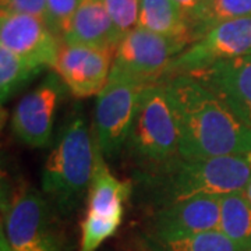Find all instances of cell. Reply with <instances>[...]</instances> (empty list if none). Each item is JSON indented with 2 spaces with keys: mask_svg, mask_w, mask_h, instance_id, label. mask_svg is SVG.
I'll return each mask as SVG.
<instances>
[{
  "mask_svg": "<svg viewBox=\"0 0 251 251\" xmlns=\"http://www.w3.org/2000/svg\"><path fill=\"white\" fill-rule=\"evenodd\" d=\"M80 0H48L50 28L63 41Z\"/></svg>",
  "mask_w": 251,
  "mask_h": 251,
  "instance_id": "obj_23",
  "label": "cell"
},
{
  "mask_svg": "<svg viewBox=\"0 0 251 251\" xmlns=\"http://www.w3.org/2000/svg\"><path fill=\"white\" fill-rule=\"evenodd\" d=\"M219 230L236 244L251 251V204L243 193L221 196Z\"/></svg>",
  "mask_w": 251,
  "mask_h": 251,
  "instance_id": "obj_17",
  "label": "cell"
},
{
  "mask_svg": "<svg viewBox=\"0 0 251 251\" xmlns=\"http://www.w3.org/2000/svg\"><path fill=\"white\" fill-rule=\"evenodd\" d=\"M247 54H251V16L224 21L208 29L172 60L163 80Z\"/></svg>",
  "mask_w": 251,
  "mask_h": 251,
  "instance_id": "obj_7",
  "label": "cell"
},
{
  "mask_svg": "<svg viewBox=\"0 0 251 251\" xmlns=\"http://www.w3.org/2000/svg\"><path fill=\"white\" fill-rule=\"evenodd\" d=\"M175 1H176L180 7L183 9V11L186 13L188 21H190V25H191V23H193V20L197 16L198 10H200V7H201V4H202L204 0H175Z\"/></svg>",
  "mask_w": 251,
  "mask_h": 251,
  "instance_id": "obj_25",
  "label": "cell"
},
{
  "mask_svg": "<svg viewBox=\"0 0 251 251\" xmlns=\"http://www.w3.org/2000/svg\"><path fill=\"white\" fill-rule=\"evenodd\" d=\"M243 196H244L246 200H247V201L251 204V176H250V179H249V181H247V184H246L244 190H243Z\"/></svg>",
  "mask_w": 251,
  "mask_h": 251,
  "instance_id": "obj_26",
  "label": "cell"
},
{
  "mask_svg": "<svg viewBox=\"0 0 251 251\" xmlns=\"http://www.w3.org/2000/svg\"><path fill=\"white\" fill-rule=\"evenodd\" d=\"M44 67L17 56L0 46V97L1 103L9 100L24 84L32 80Z\"/></svg>",
  "mask_w": 251,
  "mask_h": 251,
  "instance_id": "obj_20",
  "label": "cell"
},
{
  "mask_svg": "<svg viewBox=\"0 0 251 251\" xmlns=\"http://www.w3.org/2000/svg\"><path fill=\"white\" fill-rule=\"evenodd\" d=\"M95 163V138L85 116L74 112L60 128L42 169V193L59 214L74 212L88 196Z\"/></svg>",
  "mask_w": 251,
  "mask_h": 251,
  "instance_id": "obj_3",
  "label": "cell"
},
{
  "mask_svg": "<svg viewBox=\"0 0 251 251\" xmlns=\"http://www.w3.org/2000/svg\"><path fill=\"white\" fill-rule=\"evenodd\" d=\"M219 225L221 197L197 196L153 208L145 237L156 240L179 239L219 229Z\"/></svg>",
  "mask_w": 251,
  "mask_h": 251,
  "instance_id": "obj_9",
  "label": "cell"
},
{
  "mask_svg": "<svg viewBox=\"0 0 251 251\" xmlns=\"http://www.w3.org/2000/svg\"><path fill=\"white\" fill-rule=\"evenodd\" d=\"M251 176L250 156H216L205 159L177 158L166 166L135 176L145 200L156 208L197 196L243 193Z\"/></svg>",
  "mask_w": 251,
  "mask_h": 251,
  "instance_id": "obj_2",
  "label": "cell"
},
{
  "mask_svg": "<svg viewBox=\"0 0 251 251\" xmlns=\"http://www.w3.org/2000/svg\"><path fill=\"white\" fill-rule=\"evenodd\" d=\"M250 16L251 0H204L191 23L193 39L197 41L219 23Z\"/></svg>",
  "mask_w": 251,
  "mask_h": 251,
  "instance_id": "obj_19",
  "label": "cell"
},
{
  "mask_svg": "<svg viewBox=\"0 0 251 251\" xmlns=\"http://www.w3.org/2000/svg\"><path fill=\"white\" fill-rule=\"evenodd\" d=\"M113 60V50L63 42L54 72L74 98L98 97L108 82Z\"/></svg>",
  "mask_w": 251,
  "mask_h": 251,
  "instance_id": "obj_11",
  "label": "cell"
},
{
  "mask_svg": "<svg viewBox=\"0 0 251 251\" xmlns=\"http://www.w3.org/2000/svg\"><path fill=\"white\" fill-rule=\"evenodd\" d=\"M138 27L188 45L194 41L187 16L175 0H140Z\"/></svg>",
  "mask_w": 251,
  "mask_h": 251,
  "instance_id": "obj_16",
  "label": "cell"
},
{
  "mask_svg": "<svg viewBox=\"0 0 251 251\" xmlns=\"http://www.w3.org/2000/svg\"><path fill=\"white\" fill-rule=\"evenodd\" d=\"M187 46L184 41L137 27L119 42L112 69L147 85L156 84L163 80L172 60Z\"/></svg>",
  "mask_w": 251,
  "mask_h": 251,
  "instance_id": "obj_8",
  "label": "cell"
},
{
  "mask_svg": "<svg viewBox=\"0 0 251 251\" xmlns=\"http://www.w3.org/2000/svg\"><path fill=\"white\" fill-rule=\"evenodd\" d=\"M108 10L117 34L123 38L126 34L138 27L140 0H102Z\"/></svg>",
  "mask_w": 251,
  "mask_h": 251,
  "instance_id": "obj_22",
  "label": "cell"
},
{
  "mask_svg": "<svg viewBox=\"0 0 251 251\" xmlns=\"http://www.w3.org/2000/svg\"><path fill=\"white\" fill-rule=\"evenodd\" d=\"M122 41L102 0H80L63 42L109 49Z\"/></svg>",
  "mask_w": 251,
  "mask_h": 251,
  "instance_id": "obj_14",
  "label": "cell"
},
{
  "mask_svg": "<svg viewBox=\"0 0 251 251\" xmlns=\"http://www.w3.org/2000/svg\"><path fill=\"white\" fill-rule=\"evenodd\" d=\"M145 87L148 85L141 81L112 69L94 112V137L105 158L113 159L123 152Z\"/></svg>",
  "mask_w": 251,
  "mask_h": 251,
  "instance_id": "obj_6",
  "label": "cell"
},
{
  "mask_svg": "<svg viewBox=\"0 0 251 251\" xmlns=\"http://www.w3.org/2000/svg\"><path fill=\"white\" fill-rule=\"evenodd\" d=\"M179 131L180 156H250L251 130L191 74L161 81Z\"/></svg>",
  "mask_w": 251,
  "mask_h": 251,
  "instance_id": "obj_1",
  "label": "cell"
},
{
  "mask_svg": "<svg viewBox=\"0 0 251 251\" xmlns=\"http://www.w3.org/2000/svg\"><path fill=\"white\" fill-rule=\"evenodd\" d=\"M251 130V54L193 73Z\"/></svg>",
  "mask_w": 251,
  "mask_h": 251,
  "instance_id": "obj_13",
  "label": "cell"
},
{
  "mask_svg": "<svg viewBox=\"0 0 251 251\" xmlns=\"http://www.w3.org/2000/svg\"><path fill=\"white\" fill-rule=\"evenodd\" d=\"M50 74L18 100L11 115V130L20 141L32 148H45L50 141L63 85Z\"/></svg>",
  "mask_w": 251,
  "mask_h": 251,
  "instance_id": "obj_10",
  "label": "cell"
},
{
  "mask_svg": "<svg viewBox=\"0 0 251 251\" xmlns=\"http://www.w3.org/2000/svg\"><path fill=\"white\" fill-rule=\"evenodd\" d=\"M122 221L106 219L87 212L81 224V242L78 251H97L99 246L116 233Z\"/></svg>",
  "mask_w": 251,
  "mask_h": 251,
  "instance_id": "obj_21",
  "label": "cell"
},
{
  "mask_svg": "<svg viewBox=\"0 0 251 251\" xmlns=\"http://www.w3.org/2000/svg\"><path fill=\"white\" fill-rule=\"evenodd\" d=\"M144 249L145 251H249L219 229L169 240L144 237Z\"/></svg>",
  "mask_w": 251,
  "mask_h": 251,
  "instance_id": "obj_18",
  "label": "cell"
},
{
  "mask_svg": "<svg viewBox=\"0 0 251 251\" xmlns=\"http://www.w3.org/2000/svg\"><path fill=\"white\" fill-rule=\"evenodd\" d=\"M131 191L133 183L130 180H119L115 177L95 141V163L87 196V212L106 219L122 221L125 214V202L130 198Z\"/></svg>",
  "mask_w": 251,
  "mask_h": 251,
  "instance_id": "obj_15",
  "label": "cell"
},
{
  "mask_svg": "<svg viewBox=\"0 0 251 251\" xmlns=\"http://www.w3.org/2000/svg\"><path fill=\"white\" fill-rule=\"evenodd\" d=\"M0 3H1V11L32 16L42 20L50 28L48 0H0Z\"/></svg>",
  "mask_w": 251,
  "mask_h": 251,
  "instance_id": "obj_24",
  "label": "cell"
},
{
  "mask_svg": "<svg viewBox=\"0 0 251 251\" xmlns=\"http://www.w3.org/2000/svg\"><path fill=\"white\" fill-rule=\"evenodd\" d=\"M123 152L135 176L152 173L180 158L179 131L162 82L144 88Z\"/></svg>",
  "mask_w": 251,
  "mask_h": 251,
  "instance_id": "obj_4",
  "label": "cell"
},
{
  "mask_svg": "<svg viewBox=\"0 0 251 251\" xmlns=\"http://www.w3.org/2000/svg\"><path fill=\"white\" fill-rule=\"evenodd\" d=\"M63 41L39 18L0 13V46L41 67L54 70Z\"/></svg>",
  "mask_w": 251,
  "mask_h": 251,
  "instance_id": "obj_12",
  "label": "cell"
},
{
  "mask_svg": "<svg viewBox=\"0 0 251 251\" xmlns=\"http://www.w3.org/2000/svg\"><path fill=\"white\" fill-rule=\"evenodd\" d=\"M3 211V251H62L54 209L36 191L18 190Z\"/></svg>",
  "mask_w": 251,
  "mask_h": 251,
  "instance_id": "obj_5",
  "label": "cell"
}]
</instances>
